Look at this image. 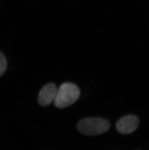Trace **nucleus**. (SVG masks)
<instances>
[{"mask_svg": "<svg viewBox=\"0 0 149 150\" xmlns=\"http://www.w3.org/2000/svg\"><path fill=\"white\" fill-rule=\"evenodd\" d=\"M110 127L108 121L100 117H87L77 123V128L79 132L88 136H96L107 132Z\"/></svg>", "mask_w": 149, "mask_h": 150, "instance_id": "obj_1", "label": "nucleus"}, {"mask_svg": "<svg viewBox=\"0 0 149 150\" xmlns=\"http://www.w3.org/2000/svg\"><path fill=\"white\" fill-rule=\"evenodd\" d=\"M80 95V90L76 85L71 83H63L57 91L54 105L60 108L70 106L78 100Z\"/></svg>", "mask_w": 149, "mask_h": 150, "instance_id": "obj_2", "label": "nucleus"}, {"mask_svg": "<svg viewBox=\"0 0 149 150\" xmlns=\"http://www.w3.org/2000/svg\"><path fill=\"white\" fill-rule=\"evenodd\" d=\"M58 88L53 83H48L41 89L38 97V102L42 106H48L54 100Z\"/></svg>", "mask_w": 149, "mask_h": 150, "instance_id": "obj_3", "label": "nucleus"}, {"mask_svg": "<svg viewBox=\"0 0 149 150\" xmlns=\"http://www.w3.org/2000/svg\"><path fill=\"white\" fill-rule=\"evenodd\" d=\"M139 125L138 117L134 115H129L119 119L116 124L119 132L123 134H128L135 131Z\"/></svg>", "mask_w": 149, "mask_h": 150, "instance_id": "obj_4", "label": "nucleus"}, {"mask_svg": "<svg viewBox=\"0 0 149 150\" xmlns=\"http://www.w3.org/2000/svg\"><path fill=\"white\" fill-rule=\"evenodd\" d=\"M7 67V62L6 57L0 52V77L4 74Z\"/></svg>", "mask_w": 149, "mask_h": 150, "instance_id": "obj_5", "label": "nucleus"}]
</instances>
